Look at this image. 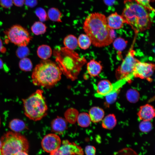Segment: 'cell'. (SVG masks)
I'll list each match as a JSON object with an SVG mask.
<instances>
[{"mask_svg": "<svg viewBox=\"0 0 155 155\" xmlns=\"http://www.w3.org/2000/svg\"><path fill=\"white\" fill-rule=\"evenodd\" d=\"M83 29L90 38L92 44L96 47L110 45L115 37L114 30L108 27L106 18L100 13L89 14L84 21Z\"/></svg>", "mask_w": 155, "mask_h": 155, "instance_id": "1", "label": "cell"}, {"mask_svg": "<svg viewBox=\"0 0 155 155\" xmlns=\"http://www.w3.org/2000/svg\"><path fill=\"white\" fill-rule=\"evenodd\" d=\"M121 16L125 23L130 25L137 33L149 29L154 12H150L135 0H125Z\"/></svg>", "mask_w": 155, "mask_h": 155, "instance_id": "2", "label": "cell"}, {"mask_svg": "<svg viewBox=\"0 0 155 155\" xmlns=\"http://www.w3.org/2000/svg\"><path fill=\"white\" fill-rule=\"evenodd\" d=\"M57 64L62 73L72 81L77 79L83 65L86 63L84 57H80L73 50L58 47L53 51Z\"/></svg>", "mask_w": 155, "mask_h": 155, "instance_id": "3", "label": "cell"}, {"mask_svg": "<svg viewBox=\"0 0 155 155\" xmlns=\"http://www.w3.org/2000/svg\"><path fill=\"white\" fill-rule=\"evenodd\" d=\"M62 74L55 63L49 59L43 60L33 70L32 82L36 86L49 88L60 80Z\"/></svg>", "mask_w": 155, "mask_h": 155, "instance_id": "4", "label": "cell"}, {"mask_svg": "<svg viewBox=\"0 0 155 155\" xmlns=\"http://www.w3.org/2000/svg\"><path fill=\"white\" fill-rule=\"evenodd\" d=\"M38 89L26 98L22 99L25 115L30 120L39 121L45 116L48 107L43 94Z\"/></svg>", "mask_w": 155, "mask_h": 155, "instance_id": "5", "label": "cell"}, {"mask_svg": "<svg viewBox=\"0 0 155 155\" xmlns=\"http://www.w3.org/2000/svg\"><path fill=\"white\" fill-rule=\"evenodd\" d=\"M0 155H14L21 151L28 152L29 143L24 135L16 132L8 131L2 136Z\"/></svg>", "mask_w": 155, "mask_h": 155, "instance_id": "6", "label": "cell"}, {"mask_svg": "<svg viewBox=\"0 0 155 155\" xmlns=\"http://www.w3.org/2000/svg\"><path fill=\"white\" fill-rule=\"evenodd\" d=\"M4 32L10 42L19 46H26L32 38L26 29L18 25L12 26Z\"/></svg>", "mask_w": 155, "mask_h": 155, "instance_id": "7", "label": "cell"}, {"mask_svg": "<svg viewBox=\"0 0 155 155\" xmlns=\"http://www.w3.org/2000/svg\"><path fill=\"white\" fill-rule=\"evenodd\" d=\"M135 54L134 50L129 51L121 65L116 69V76L119 79L131 78V75L135 65L139 61L135 57Z\"/></svg>", "mask_w": 155, "mask_h": 155, "instance_id": "8", "label": "cell"}, {"mask_svg": "<svg viewBox=\"0 0 155 155\" xmlns=\"http://www.w3.org/2000/svg\"><path fill=\"white\" fill-rule=\"evenodd\" d=\"M125 82L124 80L121 79L118 82L112 84L108 80H101L98 84L96 96L99 97H103L118 92L119 89Z\"/></svg>", "mask_w": 155, "mask_h": 155, "instance_id": "9", "label": "cell"}, {"mask_svg": "<svg viewBox=\"0 0 155 155\" xmlns=\"http://www.w3.org/2000/svg\"><path fill=\"white\" fill-rule=\"evenodd\" d=\"M155 66L153 63L142 62L139 61L136 64L131 76L142 79L148 80L154 73Z\"/></svg>", "mask_w": 155, "mask_h": 155, "instance_id": "10", "label": "cell"}, {"mask_svg": "<svg viewBox=\"0 0 155 155\" xmlns=\"http://www.w3.org/2000/svg\"><path fill=\"white\" fill-rule=\"evenodd\" d=\"M83 154V151L80 147L74 143L65 140L59 148L50 153V155H82Z\"/></svg>", "mask_w": 155, "mask_h": 155, "instance_id": "11", "label": "cell"}, {"mask_svg": "<svg viewBox=\"0 0 155 155\" xmlns=\"http://www.w3.org/2000/svg\"><path fill=\"white\" fill-rule=\"evenodd\" d=\"M41 144L42 149L45 152L51 153L59 148L61 145V141L57 135L49 133L43 138Z\"/></svg>", "mask_w": 155, "mask_h": 155, "instance_id": "12", "label": "cell"}, {"mask_svg": "<svg viewBox=\"0 0 155 155\" xmlns=\"http://www.w3.org/2000/svg\"><path fill=\"white\" fill-rule=\"evenodd\" d=\"M137 115L139 119L142 121H150L155 116L154 109L151 105L146 104L140 107Z\"/></svg>", "mask_w": 155, "mask_h": 155, "instance_id": "13", "label": "cell"}, {"mask_svg": "<svg viewBox=\"0 0 155 155\" xmlns=\"http://www.w3.org/2000/svg\"><path fill=\"white\" fill-rule=\"evenodd\" d=\"M107 24L111 29H117L123 27L125 22L121 16L115 12L110 15L106 18Z\"/></svg>", "mask_w": 155, "mask_h": 155, "instance_id": "14", "label": "cell"}, {"mask_svg": "<svg viewBox=\"0 0 155 155\" xmlns=\"http://www.w3.org/2000/svg\"><path fill=\"white\" fill-rule=\"evenodd\" d=\"M102 67L100 63L94 59L91 60L87 64V69L91 76L95 77L101 73Z\"/></svg>", "mask_w": 155, "mask_h": 155, "instance_id": "15", "label": "cell"}, {"mask_svg": "<svg viewBox=\"0 0 155 155\" xmlns=\"http://www.w3.org/2000/svg\"><path fill=\"white\" fill-rule=\"evenodd\" d=\"M51 127L52 129L54 132L59 133H62L67 128L66 121L61 117H57L52 122Z\"/></svg>", "mask_w": 155, "mask_h": 155, "instance_id": "16", "label": "cell"}, {"mask_svg": "<svg viewBox=\"0 0 155 155\" xmlns=\"http://www.w3.org/2000/svg\"><path fill=\"white\" fill-rule=\"evenodd\" d=\"M88 114L91 121L96 123L102 120L104 117V112L101 108L94 106L90 109Z\"/></svg>", "mask_w": 155, "mask_h": 155, "instance_id": "17", "label": "cell"}, {"mask_svg": "<svg viewBox=\"0 0 155 155\" xmlns=\"http://www.w3.org/2000/svg\"><path fill=\"white\" fill-rule=\"evenodd\" d=\"M37 53L40 58L43 60H46L51 57L52 51L51 48L49 45L42 44L38 47Z\"/></svg>", "mask_w": 155, "mask_h": 155, "instance_id": "18", "label": "cell"}, {"mask_svg": "<svg viewBox=\"0 0 155 155\" xmlns=\"http://www.w3.org/2000/svg\"><path fill=\"white\" fill-rule=\"evenodd\" d=\"M102 127L105 129H111L114 127L117 124V119L113 114H110L106 116L102 119Z\"/></svg>", "mask_w": 155, "mask_h": 155, "instance_id": "19", "label": "cell"}, {"mask_svg": "<svg viewBox=\"0 0 155 155\" xmlns=\"http://www.w3.org/2000/svg\"><path fill=\"white\" fill-rule=\"evenodd\" d=\"M63 43L65 47L69 49L73 50L78 46V39L74 35L69 34L64 38Z\"/></svg>", "mask_w": 155, "mask_h": 155, "instance_id": "20", "label": "cell"}, {"mask_svg": "<svg viewBox=\"0 0 155 155\" xmlns=\"http://www.w3.org/2000/svg\"><path fill=\"white\" fill-rule=\"evenodd\" d=\"M10 128L15 132H18L24 130L26 126L23 121L18 119H14L9 123Z\"/></svg>", "mask_w": 155, "mask_h": 155, "instance_id": "21", "label": "cell"}, {"mask_svg": "<svg viewBox=\"0 0 155 155\" xmlns=\"http://www.w3.org/2000/svg\"><path fill=\"white\" fill-rule=\"evenodd\" d=\"M78 45L82 49L86 50L89 48L92 44L91 41L86 34H81L78 38Z\"/></svg>", "mask_w": 155, "mask_h": 155, "instance_id": "22", "label": "cell"}, {"mask_svg": "<svg viewBox=\"0 0 155 155\" xmlns=\"http://www.w3.org/2000/svg\"><path fill=\"white\" fill-rule=\"evenodd\" d=\"M48 18L51 20L57 22H62V14L57 8L52 7L48 10L47 13Z\"/></svg>", "mask_w": 155, "mask_h": 155, "instance_id": "23", "label": "cell"}, {"mask_svg": "<svg viewBox=\"0 0 155 155\" xmlns=\"http://www.w3.org/2000/svg\"><path fill=\"white\" fill-rule=\"evenodd\" d=\"M47 27L45 24L41 22H36L31 27L32 32L36 35L44 34L46 31Z\"/></svg>", "mask_w": 155, "mask_h": 155, "instance_id": "24", "label": "cell"}, {"mask_svg": "<svg viewBox=\"0 0 155 155\" xmlns=\"http://www.w3.org/2000/svg\"><path fill=\"white\" fill-rule=\"evenodd\" d=\"M79 125L82 127H87L90 125L91 120L89 114L82 113L78 115L77 119Z\"/></svg>", "mask_w": 155, "mask_h": 155, "instance_id": "25", "label": "cell"}, {"mask_svg": "<svg viewBox=\"0 0 155 155\" xmlns=\"http://www.w3.org/2000/svg\"><path fill=\"white\" fill-rule=\"evenodd\" d=\"M65 117L66 120L71 123H75L78 115V111L73 108L68 109L65 112Z\"/></svg>", "mask_w": 155, "mask_h": 155, "instance_id": "26", "label": "cell"}, {"mask_svg": "<svg viewBox=\"0 0 155 155\" xmlns=\"http://www.w3.org/2000/svg\"><path fill=\"white\" fill-rule=\"evenodd\" d=\"M127 100L130 102L135 103L137 102L139 99L140 94L138 91L134 89L129 90L126 94Z\"/></svg>", "mask_w": 155, "mask_h": 155, "instance_id": "27", "label": "cell"}, {"mask_svg": "<svg viewBox=\"0 0 155 155\" xmlns=\"http://www.w3.org/2000/svg\"><path fill=\"white\" fill-rule=\"evenodd\" d=\"M19 66L21 69L26 71H30L33 67L30 60L26 57L22 59L20 61Z\"/></svg>", "mask_w": 155, "mask_h": 155, "instance_id": "28", "label": "cell"}, {"mask_svg": "<svg viewBox=\"0 0 155 155\" xmlns=\"http://www.w3.org/2000/svg\"><path fill=\"white\" fill-rule=\"evenodd\" d=\"M29 53V49L26 46H19L16 51L17 56L20 59L26 57Z\"/></svg>", "mask_w": 155, "mask_h": 155, "instance_id": "29", "label": "cell"}, {"mask_svg": "<svg viewBox=\"0 0 155 155\" xmlns=\"http://www.w3.org/2000/svg\"><path fill=\"white\" fill-rule=\"evenodd\" d=\"M152 128V125L150 121H142L139 125V129L143 132H148Z\"/></svg>", "mask_w": 155, "mask_h": 155, "instance_id": "30", "label": "cell"}, {"mask_svg": "<svg viewBox=\"0 0 155 155\" xmlns=\"http://www.w3.org/2000/svg\"><path fill=\"white\" fill-rule=\"evenodd\" d=\"M35 13L40 22H43L46 21L48 18L47 15L45 10L42 8H37L36 10Z\"/></svg>", "mask_w": 155, "mask_h": 155, "instance_id": "31", "label": "cell"}, {"mask_svg": "<svg viewBox=\"0 0 155 155\" xmlns=\"http://www.w3.org/2000/svg\"><path fill=\"white\" fill-rule=\"evenodd\" d=\"M150 12H154V9L150 5V0H135Z\"/></svg>", "mask_w": 155, "mask_h": 155, "instance_id": "32", "label": "cell"}, {"mask_svg": "<svg viewBox=\"0 0 155 155\" xmlns=\"http://www.w3.org/2000/svg\"><path fill=\"white\" fill-rule=\"evenodd\" d=\"M113 155H138L133 150L130 148H125L116 152Z\"/></svg>", "mask_w": 155, "mask_h": 155, "instance_id": "33", "label": "cell"}, {"mask_svg": "<svg viewBox=\"0 0 155 155\" xmlns=\"http://www.w3.org/2000/svg\"><path fill=\"white\" fill-rule=\"evenodd\" d=\"M126 43L125 41L121 38H117L116 40L114 43L115 47L118 50H123L125 47Z\"/></svg>", "mask_w": 155, "mask_h": 155, "instance_id": "34", "label": "cell"}, {"mask_svg": "<svg viewBox=\"0 0 155 155\" xmlns=\"http://www.w3.org/2000/svg\"><path fill=\"white\" fill-rule=\"evenodd\" d=\"M118 92H115L105 96L107 103L109 104L114 103L116 100Z\"/></svg>", "mask_w": 155, "mask_h": 155, "instance_id": "35", "label": "cell"}, {"mask_svg": "<svg viewBox=\"0 0 155 155\" xmlns=\"http://www.w3.org/2000/svg\"><path fill=\"white\" fill-rule=\"evenodd\" d=\"M85 152L86 155H95L96 148L92 146H87L85 147Z\"/></svg>", "mask_w": 155, "mask_h": 155, "instance_id": "36", "label": "cell"}, {"mask_svg": "<svg viewBox=\"0 0 155 155\" xmlns=\"http://www.w3.org/2000/svg\"><path fill=\"white\" fill-rule=\"evenodd\" d=\"M13 2V0H0V3L1 6L6 8L11 7Z\"/></svg>", "mask_w": 155, "mask_h": 155, "instance_id": "37", "label": "cell"}, {"mask_svg": "<svg viewBox=\"0 0 155 155\" xmlns=\"http://www.w3.org/2000/svg\"><path fill=\"white\" fill-rule=\"evenodd\" d=\"M13 3L16 6L20 7L24 4V0H13Z\"/></svg>", "mask_w": 155, "mask_h": 155, "instance_id": "38", "label": "cell"}, {"mask_svg": "<svg viewBox=\"0 0 155 155\" xmlns=\"http://www.w3.org/2000/svg\"><path fill=\"white\" fill-rule=\"evenodd\" d=\"M6 51V48L3 46L2 41L0 38V52L5 53Z\"/></svg>", "mask_w": 155, "mask_h": 155, "instance_id": "39", "label": "cell"}, {"mask_svg": "<svg viewBox=\"0 0 155 155\" xmlns=\"http://www.w3.org/2000/svg\"><path fill=\"white\" fill-rule=\"evenodd\" d=\"M105 3L108 5H113L115 0H103Z\"/></svg>", "mask_w": 155, "mask_h": 155, "instance_id": "40", "label": "cell"}, {"mask_svg": "<svg viewBox=\"0 0 155 155\" xmlns=\"http://www.w3.org/2000/svg\"><path fill=\"white\" fill-rule=\"evenodd\" d=\"M31 2V5H34L36 4V0H26V3L27 5H29L30 2Z\"/></svg>", "mask_w": 155, "mask_h": 155, "instance_id": "41", "label": "cell"}, {"mask_svg": "<svg viewBox=\"0 0 155 155\" xmlns=\"http://www.w3.org/2000/svg\"><path fill=\"white\" fill-rule=\"evenodd\" d=\"M14 155H28L27 152L25 151H21L19 152Z\"/></svg>", "mask_w": 155, "mask_h": 155, "instance_id": "42", "label": "cell"}, {"mask_svg": "<svg viewBox=\"0 0 155 155\" xmlns=\"http://www.w3.org/2000/svg\"><path fill=\"white\" fill-rule=\"evenodd\" d=\"M3 63L2 60L0 58V69L2 68L3 67Z\"/></svg>", "mask_w": 155, "mask_h": 155, "instance_id": "43", "label": "cell"}, {"mask_svg": "<svg viewBox=\"0 0 155 155\" xmlns=\"http://www.w3.org/2000/svg\"><path fill=\"white\" fill-rule=\"evenodd\" d=\"M2 145V142L1 140H0V149L1 148Z\"/></svg>", "mask_w": 155, "mask_h": 155, "instance_id": "44", "label": "cell"}, {"mask_svg": "<svg viewBox=\"0 0 155 155\" xmlns=\"http://www.w3.org/2000/svg\"><path fill=\"white\" fill-rule=\"evenodd\" d=\"M154 1V0H150V1L153 2Z\"/></svg>", "mask_w": 155, "mask_h": 155, "instance_id": "45", "label": "cell"}, {"mask_svg": "<svg viewBox=\"0 0 155 155\" xmlns=\"http://www.w3.org/2000/svg\"></svg>", "mask_w": 155, "mask_h": 155, "instance_id": "46", "label": "cell"}]
</instances>
